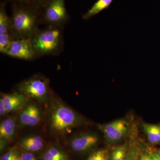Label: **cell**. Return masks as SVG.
Returning <instances> with one entry per match:
<instances>
[{
	"mask_svg": "<svg viewBox=\"0 0 160 160\" xmlns=\"http://www.w3.org/2000/svg\"><path fill=\"white\" fill-rule=\"evenodd\" d=\"M12 1L13 3H21V4H29L33 2V0H8Z\"/></svg>",
	"mask_w": 160,
	"mask_h": 160,
	"instance_id": "cell-22",
	"label": "cell"
},
{
	"mask_svg": "<svg viewBox=\"0 0 160 160\" xmlns=\"http://www.w3.org/2000/svg\"><path fill=\"white\" fill-rule=\"evenodd\" d=\"M139 160H152L150 154L143 155L140 158Z\"/></svg>",
	"mask_w": 160,
	"mask_h": 160,
	"instance_id": "cell-24",
	"label": "cell"
},
{
	"mask_svg": "<svg viewBox=\"0 0 160 160\" xmlns=\"http://www.w3.org/2000/svg\"><path fill=\"white\" fill-rule=\"evenodd\" d=\"M20 146L25 151L35 152L42 149L44 146V140L40 136H28L21 140Z\"/></svg>",
	"mask_w": 160,
	"mask_h": 160,
	"instance_id": "cell-13",
	"label": "cell"
},
{
	"mask_svg": "<svg viewBox=\"0 0 160 160\" xmlns=\"http://www.w3.org/2000/svg\"><path fill=\"white\" fill-rule=\"evenodd\" d=\"M29 100L18 92L9 94H2L0 98V102L4 105L7 113L22 109Z\"/></svg>",
	"mask_w": 160,
	"mask_h": 160,
	"instance_id": "cell-11",
	"label": "cell"
},
{
	"mask_svg": "<svg viewBox=\"0 0 160 160\" xmlns=\"http://www.w3.org/2000/svg\"><path fill=\"white\" fill-rule=\"evenodd\" d=\"M12 160H21L20 159V153L18 151L15 155L14 157L13 158Z\"/></svg>",
	"mask_w": 160,
	"mask_h": 160,
	"instance_id": "cell-25",
	"label": "cell"
},
{
	"mask_svg": "<svg viewBox=\"0 0 160 160\" xmlns=\"http://www.w3.org/2000/svg\"></svg>",
	"mask_w": 160,
	"mask_h": 160,
	"instance_id": "cell-26",
	"label": "cell"
},
{
	"mask_svg": "<svg viewBox=\"0 0 160 160\" xmlns=\"http://www.w3.org/2000/svg\"><path fill=\"white\" fill-rule=\"evenodd\" d=\"M153 160H160V152H152L149 153Z\"/></svg>",
	"mask_w": 160,
	"mask_h": 160,
	"instance_id": "cell-21",
	"label": "cell"
},
{
	"mask_svg": "<svg viewBox=\"0 0 160 160\" xmlns=\"http://www.w3.org/2000/svg\"><path fill=\"white\" fill-rule=\"evenodd\" d=\"M42 117V113L39 106L29 101L21 109L19 113L18 124L22 127L37 126L41 122Z\"/></svg>",
	"mask_w": 160,
	"mask_h": 160,
	"instance_id": "cell-9",
	"label": "cell"
},
{
	"mask_svg": "<svg viewBox=\"0 0 160 160\" xmlns=\"http://www.w3.org/2000/svg\"><path fill=\"white\" fill-rule=\"evenodd\" d=\"M127 148L122 145L115 148L112 152L109 160H126Z\"/></svg>",
	"mask_w": 160,
	"mask_h": 160,
	"instance_id": "cell-17",
	"label": "cell"
},
{
	"mask_svg": "<svg viewBox=\"0 0 160 160\" xmlns=\"http://www.w3.org/2000/svg\"><path fill=\"white\" fill-rule=\"evenodd\" d=\"M142 128L146 134L147 140L152 145L160 143V124L144 123Z\"/></svg>",
	"mask_w": 160,
	"mask_h": 160,
	"instance_id": "cell-14",
	"label": "cell"
},
{
	"mask_svg": "<svg viewBox=\"0 0 160 160\" xmlns=\"http://www.w3.org/2000/svg\"><path fill=\"white\" fill-rule=\"evenodd\" d=\"M113 0H98L92 7L82 15L83 19L89 20L104 9H108Z\"/></svg>",
	"mask_w": 160,
	"mask_h": 160,
	"instance_id": "cell-16",
	"label": "cell"
},
{
	"mask_svg": "<svg viewBox=\"0 0 160 160\" xmlns=\"http://www.w3.org/2000/svg\"><path fill=\"white\" fill-rule=\"evenodd\" d=\"M41 160H70L65 152L56 146H50L43 152Z\"/></svg>",
	"mask_w": 160,
	"mask_h": 160,
	"instance_id": "cell-15",
	"label": "cell"
},
{
	"mask_svg": "<svg viewBox=\"0 0 160 160\" xmlns=\"http://www.w3.org/2000/svg\"><path fill=\"white\" fill-rule=\"evenodd\" d=\"M6 2H2L0 6V52L2 53L13 40L11 33L10 17L6 12Z\"/></svg>",
	"mask_w": 160,
	"mask_h": 160,
	"instance_id": "cell-10",
	"label": "cell"
},
{
	"mask_svg": "<svg viewBox=\"0 0 160 160\" xmlns=\"http://www.w3.org/2000/svg\"><path fill=\"white\" fill-rule=\"evenodd\" d=\"M20 159L21 160H37L33 152L25 151L20 153Z\"/></svg>",
	"mask_w": 160,
	"mask_h": 160,
	"instance_id": "cell-20",
	"label": "cell"
},
{
	"mask_svg": "<svg viewBox=\"0 0 160 160\" xmlns=\"http://www.w3.org/2000/svg\"><path fill=\"white\" fill-rule=\"evenodd\" d=\"M16 129V121L14 118H6L0 124V139L11 142L14 138Z\"/></svg>",
	"mask_w": 160,
	"mask_h": 160,
	"instance_id": "cell-12",
	"label": "cell"
},
{
	"mask_svg": "<svg viewBox=\"0 0 160 160\" xmlns=\"http://www.w3.org/2000/svg\"><path fill=\"white\" fill-rule=\"evenodd\" d=\"M88 121L59 100L51 103L49 112V125L52 131L59 135L70 133L73 129L87 124Z\"/></svg>",
	"mask_w": 160,
	"mask_h": 160,
	"instance_id": "cell-2",
	"label": "cell"
},
{
	"mask_svg": "<svg viewBox=\"0 0 160 160\" xmlns=\"http://www.w3.org/2000/svg\"><path fill=\"white\" fill-rule=\"evenodd\" d=\"M49 81L41 74L32 76L20 82L17 85L18 92L26 98L45 103L50 99V90Z\"/></svg>",
	"mask_w": 160,
	"mask_h": 160,
	"instance_id": "cell-4",
	"label": "cell"
},
{
	"mask_svg": "<svg viewBox=\"0 0 160 160\" xmlns=\"http://www.w3.org/2000/svg\"><path fill=\"white\" fill-rule=\"evenodd\" d=\"M86 160H109V153L106 149H98L92 152Z\"/></svg>",
	"mask_w": 160,
	"mask_h": 160,
	"instance_id": "cell-18",
	"label": "cell"
},
{
	"mask_svg": "<svg viewBox=\"0 0 160 160\" xmlns=\"http://www.w3.org/2000/svg\"><path fill=\"white\" fill-rule=\"evenodd\" d=\"M30 39L36 58L57 56L64 47L62 27L47 26L39 29Z\"/></svg>",
	"mask_w": 160,
	"mask_h": 160,
	"instance_id": "cell-3",
	"label": "cell"
},
{
	"mask_svg": "<svg viewBox=\"0 0 160 160\" xmlns=\"http://www.w3.org/2000/svg\"><path fill=\"white\" fill-rule=\"evenodd\" d=\"M100 141L98 135L91 131H84L77 133L69 142L70 148L75 152L85 153L94 149Z\"/></svg>",
	"mask_w": 160,
	"mask_h": 160,
	"instance_id": "cell-7",
	"label": "cell"
},
{
	"mask_svg": "<svg viewBox=\"0 0 160 160\" xmlns=\"http://www.w3.org/2000/svg\"><path fill=\"white\" fill-rule=\"evenodd\" d=\"M106 142L116 144L124 139L129 132V124L124 119H118L112 122L98 125Z\"/></svg>",
	"mask_w": 160,
	"mask_h": 160,
	"instance_id": "cell-6",
	"label": "cell"
},
{
	"mask_svg": "<svg viewBox=\"0 0 160 160\" xmlns=\"http://www.w3.org/2000/svg\"><path fill=\"white\" fill-rule=\"evenodd\" d=\"M3 54L26 61H31L36 58L30 39L12 40Z\"/></svg>",
	"mask_w": 160,
	"mask_h": 160,
	"instance_id": "cell-8",
	"label": "cell"
},
{
	"mask_svg": "<svg viewBox=\"0 0 160 160\" xmlns=\"http://www.w3.org/2000/svg\"><path fill=\"white\" fill-rule=\"evenodd\" d=\"M11 33L13 40L30 39L41 23L42 8L34 2L13 3L12 9Z\"/></svg>",
	"mask_w": 160,
	"mask_h": 160,
	"instance_id": "cell-1",
	"label": "cell"
},
{
	"mask_svg": "<svg viewBox=\"0 0 160 160\" xmlns=\"http://www.w3.org/2000/svg\"><path fill=\"white\" fill-rule=\"evenodd\" d=\"M69 20L65 0H47L42 8L41 22L47 26L63 27Z\"/></svg>",
	"mask_w": 160,
	"mask_h": 160,
	"instance_id": "cell-5",
	"label": "cell"
},
{
	"mask_svg": "<svg viewBox=\"0 0 160 160\" xmlns=\"http://www.w3.org/2000/svg\"><path fill=\"white\" fill-rule=\"evenodd\" d=\"M18 151L16 147H12L1 157L0 160H12Z\"/></svg>",
	"mask_w": 160,
	"mask_h": 160,
	"instance_id": "cell-19",
	"label": "cell"
},
{
	"mask_svg": "<svg viewBox=\"0 0 160 160\" xmlns=\"http://www.w3.org/2000/svg\"><path fill=\"white\" fill-rule=\"evenodd\" d=\"M47 0H33V2L35 3H36L38 5H39L41 7V8H42L43 6L46 4V2H47Z\"/></svg>",
	"mask_w": 160,
	"mask_h": 160,
	"instance_id": "cell-23",
	"label": "cell"
}]
</instances>
